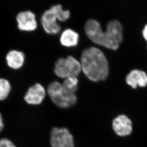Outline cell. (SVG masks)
<instances>
[{"label":"cell","mask_w":147,"mask_h":147,"mask_svg":"<svg viewBox=\"0 0 147 147\" xmlns=\"http://www.w3.org/2000/svg\"><path fill=\"white\" fill-rule=\"evenodd\" d=\"M84 29L86 35L92 42L111 50H117L123 40V27L117 20L109 22L107 30L104 32L97 21L90 19L86 22Z\"/></svg>","instance_id":"cell-1"},{"label":"cell","mask_w":147,"mask_h":147,"mask_svg":"<svg viewBox=\"0 0 147 147\" xmlns=\"http://www.w3.org/2000/svg\"><path fill=\"white\" fill-rule=\"evenodd\" d=\"M80 63L82 71L90 80H105L108 76V62L104 53L98 48L90 47L83 50Z\"/></svg>","instance_id":"cell-2"},{"label":"cell","mask_w":147,"mask_h":147,"mask_svg":"<svg viewBox=\"0 0 147 147\" xmlns=\"http://www.w3.org/2000/svg\"><path fill=\"white\" fill-rule=\"evenodd\" d=\"M76 90L69 88L63 83L53 81L49 84L47 93L55 105L60 108H67L76 103Z\"/></svg>","instance_id":"cell-3"},{"label":"cell","mask_w":147,"mask_h":147,"mask_svg":"<svg viewBox=\"0 0 147 147\" xmlns=\"http://www.w3.org/2000/svg\"><path fill=\"white\" fill-rule=\"evenodd\" d=\"M81 71V63L72 56L59 59L54 65V73L58 77L63 79L77 78Z\"/></svg>","instance_id":"cell-4"},{"label":"cell","mask_w":147,"mask_h":147,"mask_svg":"<svg viewBox=\"0 0 147 147\" xmlns=\"http://www.w3.org/2000/svg\"><path fill=\"white\" fill-rule=\"evenodd\" d=\"M51 147H75L74 137L66 128H53L51 133Z\"/></svg>","instance_id":"cell-5"},{"label":"cell","mask_w":147,"mask_h":147,"mask_svg":"<svg viewBox=\"0 0 147 147\" xmlns=\"http://www.w3.org/2000/svg\"><path fill=\"white\" fill-rule=\"evenodd\" d=\"M16 21L18 29L22 32H33L38 28L36 15L29 10L18 13L16 17Z\"/></svg>","instance_id":"cell-6"},{"label":"cell","mask_w":147,"mask_h":147,"mask_svg":"<svg viewBox=\"0 0 147 147\" xmlns=\"http://www.w3.org/2000/svg\"><path fill=\"white\" fill-rule=\"evenodd\" d=\"M40 22L43 30L49 35H57L60 33L61 27L55 14L50 9L42 14Z\"/></svg>","instance_id":"cell-7"},{"label":"cell","mask_w":147,"mask_h":147,"mask_svg":"<svg viewBox=\"0 0 147 147\" xmlns=\"http://www.w3.org/2000/svg\"><path fill=\"white\" fill-rule=\"evenodd\" d=\"M47 90L40 83L35 84L28 89L24 99L28 104L31 105H39L42 104L46 97Z\"/></svg>","instance_id":"cell-8"},{"label":"cell","mask_w":147,"mask_h":147,"mask_svg":"<svg viewBox=\"0 0 147 147\" xmlns=\"http://www.w3.org/2000/svg\"><path fill=\"white\" fill-rule=\"evenodd\" d=\"M113 129L119 136H128L132 131V124L129 118L126 116L121 115L113 120Z\"/></svg>","instance_id":"cell-9"},{"label":"cell","mask_w":147,"mask_h":147,"mask_svg":"<svg viewBox=\"0 0 147 147\" xmlns=\"http://www.w3.org/2000/svg\"><path fill=\"white\" fill-rule=\"evenodd\" d=\"M126 82L133 88L145 87L147 86V74L142 70H133L127 76Z\"/></svg>","instance_id":"cell-10"},{"label":"cell","mask_w":147,"mask_h":147,"mask_svg":"<svg viewBox=\"0 0 147 147\" xmlns=\"http://www.w3.org/2000/svg\"><path fill=\"white\" fill-rule=\"evenodd\" d=\"M5 60L7 65L10 68L19 69L23 67L25 62V54L21 51L10 50L6 55Z\"/></svg>","instance_id":"cell-11"},{"label":"cell","mask_w":147,"mask_h":147,"mask_svg":"<svg viewBox=\"0 0 147 147\" xmlns=\"http://www.w3.org/2000/svg\"><path fill=\"white\" fill-rule=\"evenodd\" d=\"M79 35L75 31L71 29L64 30L61 33L60 43L64 47H74L78 44Z\"/></svg>","instance_id":"cell-12"},{"label":"cell","mask_w":147,"mask_h":147,"mask_svg":"<svg viewBox=\"0 0 147 147\" xmlns=\"http://www.w3.org/2000/svg\"><path fill=\"white\" fill-rule=\"evenodd\" d=\"M49 9L55 14L59 22H63L67 21L71 16L70 12L63 10L61 4L54 5Z\"/></svg>","instance_id":"cell-13"},{"label":"cell","mask_w":147,"mask_h":147,"mask_svg":"<svg viewBox=\"0 0 147 147\" xmlns=\"http://www.w3.org/2000/svg\"><path fill=\"white\" fill-rule=\"evenodd\" d=\"M11 85L7 79L0 78V101L5 100L11 91Z\"/></svg>","instance_id":"cell-14"},{"label":"cell","mask_w":147,"mask_h":147,"mask_svg":"<svg viewBox=\"0 0 147 147\" xmlns=\"http://www.w3.org/2000/svg\"><path fill=\"white\" fill-rule=\"evenodd\" d=\"M0 147H16L9 139L3 138L0 140Z\"/></svg>","instance_id":"cell-15"},{"label":"cell","mask_w":147,"mask_h":147,"mask_svg":"<svg viewBox=\"0 0 147 147\" xmlns=\"http://www.w3.org/2000/svg\"><path fill=\"white\" fill-rule=\"evenodd\" d=\"M142 33V36L144 38V39L145 40L147 43V24L143 28Z\"/></svg>","instance_id":"cell-16"},{"label":"cell","mask_w":147,"mask_h":147,"mask_svg":"<svg viewBox=\"0 0 147 147\" xmlns=\"http://www.w3.org/2000/svg\"><path fill=\"white\" fill-rule=\"evenodd\" d=\"M4 128V123L3 120V116L0 113V133L2 131Z\"/></svg>","instance_id":"cell-17"}]
</instances>
